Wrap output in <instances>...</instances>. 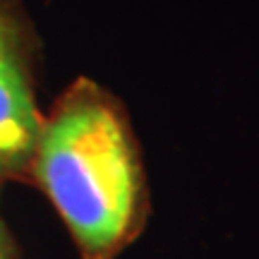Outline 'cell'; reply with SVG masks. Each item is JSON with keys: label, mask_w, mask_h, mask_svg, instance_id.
Returning <instances> with one entry per match:
<instances>
[{"label": "cell", "mask_w": 259, "mask_h": 259, "mask_svg": "<svg viewBox=\"0 0 259 259\" xmlns=\"http://www.w3.org/2000/svg\"><path fill=\"white\" fill-rule=\"evenodd\" d=\"M17 8V0H0V176L29 170L44 122L31 92Z\"/></svg>", "instance_id": "cell-2"}, {"label": "cell", "mask_w": 259, "mask_h": 259, "mask_svg": "<svg viewBox=\"0 0 259 259\" xmlns=\"http://www.w3.org/2000/svg\"><path fill=\"white\" fill-rule=\"evenodd\" d=\"M29 170L87 259H113L147 211L137 142L99 84L74 82L44 118Z\"/></svg>", "instance_id": "cell-1"}, {"label": "cell", "mask_w": 259, "mask_h": 259, "mask_svg": "<svg viewBox=\"0 0 259 259\" xmlns=\"http://www.w3.org/2000/svg\"><path fill=\"white\" fill-rule=\"evenodd\" d=\"M0 259H5V257H3V242H0Z\"/></svg>", "instance_id": "cell-3"}]
</instances>
